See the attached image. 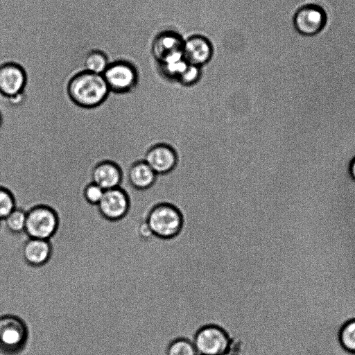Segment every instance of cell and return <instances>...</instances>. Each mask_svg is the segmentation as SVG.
<instances>
[{"mask_svg":"<svg viewBox=\"0 0 355 355\" xmlns=\"http://www.w3.org/2000/svg\"><path fill=\"white\" fill-rule=\"evenodd\" d=\"M66 92L71 102L83 109L101 106L110 93L103 75L83 69L70 77Z\"/></svg>","mask_w":355,"mask_h":355,"instance_id":"cell-1","label":"cell"},{"mask_svg":"<svg viewBox=\"0 0 355 355\" xmlns=\"http://www.w3.org/2000/svg\"><path fill=\"white\" fill-rule=\"evenodd\" d=\"M26 211L24 207H17L3 219L5 227L12 233L19 234L24 232Z\"/></svg>","mask_w":355,"mask_h":355,"instance_id":"cell-18","label":"cell"},{"mask_svg":"<svg viewBox=\"0 0 355 355\" xmlns=\"http://www.w3.org/2000/svg\"><path fill=\"white\" fill-rule=\"evenodd\" d=\"M24 232L29 238L49 240L60 224L58 210L45 203H37L26 209Z\"/></svg>","mask_w":355,"mask_h":355,"instance_id":"cell-3","label":"cell"},{"mask_svg":"<svg viewBox=\"0 0 355 355\" xmlns=\"http://www.w3.org/2000/svg\"><path fill=\"white\" fill-rule=\"evenodd\" d=\"M340 340L346 352L355 354V320L349 322L343 327Z\"/></svg>","mask_w":355,"mask_h":355,"instance_id":"cell-21","label":"cell"},{"mask_svg":"<svg viewBox=\"0 0 355 355\" xmlns=\"http://www.w3.org/2000/svg\"><path fill=\"white\" fill-rule=\"evenodd\" d=\"M159 64L162 73L166 77L178 80L189 63L183 55H179Z\"/></svg>","mask_w":355,"mask_h":355,"instance_id":"cell-17","label":"cell"},{"mask_svg":"<svg viewBox=\"0 0 355 355\" xmlns=\"http://www.w3.org/2000/svg\"><path fill=\"white\" fill-rule=\"evenodd\" d=\"M202 76V67L188 64L178 80L184 86H191L198 82Z\"/></svg>","mask_w":355,"mask_h":355,"instance_id":"cell-22","label":"cell"},{"mask_svg":"<svg viewBox=\"0 0 355 355\" xmlns=\"http://www.w3.org/2000/svg\"><path fill=\"white\" fill-rule=\"evenodd\" d=\"M192 340L198 355H220L231 348L234 341L227 330L216 324L200 327Z\"/></svg>","mask_w":355,"mask_h":355,"instance_id":"cell-4","label":"cell"},{"mask_svg":"<svg viewBox=\"0 0 355 355\" xmlns=\"http://www.w3.org/2000/svg\"><path fill=\"white\" fill-rule=\"evenodd\" d=\"M104 191L98 184L91 182L84 187L83 197L88 205L96 207L101 200Z\"/></svg>","mask_w":355,"mask_h":355,"instance_id":"cell-23","label":"cell"},{"mask_svg":"<svg viewBox=\"0 0 355 355\" xmlns=\"http://www.w3.org/2000/svg\"><path fill=\"white\" fill-rule=\"evenodd\" d=\"M327 16L319 6L312 4L300 7L293 17V26L300 35L311 37L318 34L324 27Z\"/></svg>","mask_w":355,"mask_h":355,"instance_id":"cell-9","label":"cell"},{"mask_svg":"<svg viewBox=\"0 0 355 355\" xmlns=\"http://www.w3.org/2000/svg\"><path fill=\"white\" fill-rule=\"evenodd\" d=\"M166 355H198L192 340L178 337L167 345Z\"/></svg>","mask_w":355,"mask_h":355,"instance_id":"cell-19","label":"cell"},{"mask_svg":"<svg viewBox=\"0 0 355 355\" xmlns=\"http://www.w3.org/2000/svg\"><path fill=\"white\" fill-rule=\"evenodd\" d=\"M123 170L121 166L111 159L97 162L92 169V182L104 191L121 187L123 180Z\"/></svg>","mask_w":355,"mask_h":355,"instance_id":"cell-13","label":"cell"},{"mask_svg":"<svg viewBox=\"0 0 355 355\" xmlns=\"http://www.w3.org/2000/svg\"><path fill=\"white\" fill-rule=\"evenodd\" d=\"M220 355H241L237 348L235 347L234 341L231 346V348L225 352Z\"/></svg>","mask_w":355,"mask_h":355,"instance_id":"cell-25","label":"cell"},{"mask_svg":"<svg viewBox=\"0 0 355 355\" xmlns=\"http://www.w3.org/2000/svg\"><path fill=\"white\" fill-rule=\"evenodd\" d=\"M17 207L16 199L12 192L0 185V220L5 219Z\"/></svg>","mask_w":355,"mask_h":355,"instance_id":"cell-20","label":"cell"},{"mask_svg":"<svg viewBox=\"0 0 355 355\" xmlns=\"http://www.w3.org/2000/svg\"><path fill=\"white\" fill-rule=\"evenodd\" d=\"M110 61L107 55L101 49H91L83 58V70L103 75Z\"/></svg>","mask_w":355,"mask_h":355,"instance_id":"cell-16","label":"cell"},{"mask_svg":"<svg viewBox=\"0 0 355 355\" xmlns=\"http://www.w3.org/2000/svg\"><path fill=\"white\" fill-rule=\"evenodd\" d=\"M28 76L25 69L15 62L0 64V95L6 100L25 93Z\"/></svg>","mask_w":355,"mask_h":355,"instance_id":"cell-8","label":"cell"},{"mask_svg":"<svg viewBox=\"0 0 355 355\" xmlns=\"http://www.w3.org/2000/svg\"><path fill=\"white\" fill-rule=\"evenodd\" d=\"M3 123V115H2L1 112H0V129L2 127Z\"/></svg>","mask_w":355,"mask_h":355,"instance_id":"cell-27","label":"cell"},{"mask_svg":"<svg viewBox=\"0 0 355 355\" xmlns=\"http://www.w3.org/2000/svg\"><path fill=\"white\" fill-rule=\"evenodd\" d=\"M25 93L17 95L12 98L8 99V102L12 106L20 105L25 101Z\"/></svg>","mask_w":355,"mask_h":355,"instance_id":"cell-24","label":"cell"},{"mask_svg":"<svg viewBox=\"0 0 355 355\" xmlns=\"http://www.w3.org/2000/svg\"><path fill=\"white\" fill-rule=\"evenodd\" d=\"M351 173L354 178L355 179V159L351 165Z\"/></svg>","mask_w":355,"mask_h":355,"instance_id":"cell-26","label":"cell"},{"mask_svg":"<svg viewBox=\"0 0 355 355\" xmlns=\"http://www.w3.org/2000/svg\"><path fill=\"white\" fill-rule=\"evenodd\" d=\"M182 53L189 64L202 67L211 60L214 46L205 35L194 34L184 40Z\"/></svg>","mask_w":355,"mask_h":355,"instance_id":"cell-10","label":"cell"},{"mask_svg":"<svg viewBox=\"0 0 355 355\" xmlns=\"http://www.w3.org/2000/svg\"><path fill=\"white\" fill-rule=\"evenodd\" d=\"M144 160L157 175H164L176 166L178 156L175 150L166 144H157L146 153Z\"/></svg>","mask_w":355,"mask_h":355,"instance_id":"cell-11","label":"cell"},{"mask_svg":"<svg viewBox=\"0 0 355 355\" xmlns=\"http://www.w3.org/2000/svg\"><path fill=\"white\" fill-rule=\"evenodd\" d=\"M157 175L144 159L131 164L127 173L130 185L139 191L151 187L155 182Z\"/></svg>","mask_w":355,"mask_h":355,"instance_id":"cell-15","label":"cell"},{"mask_svg":"<svg viewBox=\"0 0 355 355\" xmlns=\"http://www.w3.org/2000/svg\"><path fill=\"white\" fill-rule=\"evenodd\" d=\"M28 329L13 315L0 317V348L8 355H21L27 349Z\"/></svg>","mask_w":355,"mask_h":355,"instance_id":"cell-6","label":"cell"},{"mask_svg":"<svg viewBox=\"0 0 355 355\" xmlns=\"http://www.w3.org/2000/svg\"><path fill=\"white\" fill-rule=\"evenodd\" d=\"M22 254L28 264L40 266L50 259L51 246L48 240L29 238L23 246Z\"/></svg>","mask_w":355,"mask_h":355,"instance_id":"cell-14","label":"cell"},{"mask_svg":"<svg viewBox=\"0 0 355 355\" xmlns=\"http://www.w3.org/2000/svg\"><path fill=\"white\" fill-rule=\"evenodd\" d=\"M184 40L173 31H165L158 33L151 44V53L158 63L173 56L182 54Z\"/></svg>","mask_w":355,"mask_h":355,"instance_id":"cell-12","label":"cell"},{"mask_svg":"<svg viewBox=\"0 0 355 355\" xmlns=\"http://www.w3.org/2000/svg\"><path fill=\"white\" fill-rule=\"evenodd\" d=\"M103 76L110 93L115 94L131 92L139 81V72L135 65L123 59L110 62Z\"/></svg>","mask_w":355,"mask_h":355,"instance_id":"cell-5","label":"cell"},{"mask_svg":"<svg viewBox=\"0 0 355 355\" xmlns=\"http://www.w3.org/2000/svg\"><path fill=\"white\" fill-rule=\"evenodd\" d=\"M144 219L153 237L162 240L176 238L184 226V217L181 211L168 202H160L153 206Z\"/></svg>","mask_w":355,"mask_h":355,"instance_id":"cell-2","label":"cell"},{"mask_svg":"<svg viewBox=\"0 0 355 355\" xmlns=\"http://www.w3.org/2000/svg\"><path fill=\"white\" fill-rule=\"evenodd\" d=\"M130 207V196L121 187L105 191L101 200L96 206L98 214L110 222L125 218Z\"/></svg>","mask_w":355,"mask_h":355,"instance_id":"cell-7","label":"cell"}]
</instances>
